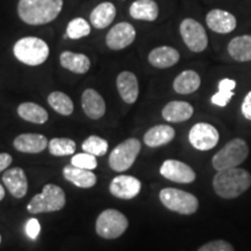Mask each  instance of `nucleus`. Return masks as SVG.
Instances as JSON below:
<instances>
[{
  "instance_id": "obj_1",
  "label": "nucleus",
  "mask_w": 251,
  "mask_h": 251,
  "mask_svg": "<svg viewBox=\"0 0 251 251\" xmlns=\"http://www.w3.org/2000/svg\"><path fill=\"white\" fill-rule=\"evenodd\" d=\"M63 4V0H19L18 15L25 24L41 26L58 17Z\"/></svg>"
},
{
  "instance_id": "obj_2",
  "label": "nucleus",
  "mask_w": 251,
  "mask_h": 251,
  "mask_svg": "<svg viewBox=\"0 0 251 251\" xmlns=\"http://www.w3.org/2000/svg\"><path fill=\"white\" fill-rule=\"evenodd\" d=\"M251 186V175L244 169H226L214 176L213 187L215 193L225 199L240 197Z\"/></svg>"
},
{
  "instance_id": "obj_3",
  "label": "nucleus",
  "mask_w": 251,
  "mask_h": 251,
  "mask_svg": "<svg viewBox=\"0 0 251 251\" xmlns=\"http://www.w3.org/2000/svg\"><path fill=\"white\" fill-rule=\"evenodd\" d=\"M49 47L46 41L35 36L23 37L13 47L15 58L29 67L43 64L49 57Z\"/></svg>"
},
{
  "instance_id": "obj_4",
  "label": "nucleus",
  "mask_w": 251,
  "mask_h": 251,
  "mask_svg": "<svg viewBox=\"0 0 251 251\" xmlns=\"http://www.w3.org/2000/svg\"><path fill=\"white\" fill-rule=\"evenodd\" d=\"M65 202L64 191L55 184H47L42 192L31 198L27 209L31 214L57 212L65 206Z\"/></svg>"
},
{
  "instance_id": "obj_5",
  "label": "nucleus",
  "mask_w": 251,
  "mask_h": 251,
  "mask_svg": "<svg viewBox=\"0 0 251 251\" xmlns=\"http://www.w3.org/2000/svg\"><path fill=\"white\" fill-rule=\"evenodd\" d=\"M248 155H249V148L246 141L234 139L215 153L212 159V164L218 171L237 168L241 163L246 161Z\"/></svg>"
},
{
  "instance_id": "obj_6",
  "label": "nucleus",
  "mask_w": 251,
  "mask_h": 251,
  "mask_svg": "<svg viewBox=\"0 0 251 251\" xmlns=\"http://www.w3.org/2000/svg\"><path fill=\"white\" fill-rule=\"evenodd\" d=\"M159 200L168 209L183 215L193 214L199 207V201L193 194L174 187L163 188L159 192Z\"/></svg>"
},
{
  "instance_id": "obj_7",
  "label": "nucleus",
  "mask_w": 251,
  "mask_h": 251,
  "mask_svg": "<svg viewBox=\"0 0 251 251\" xmlns=\"http://www.w3.org/2000/svg\"><path fill=\"white\" fill-rule=\"evenodd\" d=\"M128 228V219L117 209H105L98 216L96 222V231L100 237L114 240L120 237Z\"/></svg>"
},
{
  "instance_id": "obj_8",
  "label": "nucleus",
  "mask_w": 251,
  "mask_h": 251,
  "mask_svg": "<svg viewBox=\"0 0 251 251\" xmlns=\"http://www.w3.org/2000/svg\"><path fill=\"white\" fill-rule=\"evenodd\" d=\"M141 151V142L137 139H128L113 149L108 158L109 168L113 171L124 172L131 168Z\"/></svg>"
},
{
  "instance_id": "obj_9",
  "label": "nucleus",
  "mask_w": 251,
  "mask_h": 251,
  "mask_svg": "<svg viewBox=\"0 0 251 251\" xmlns=\"http://www.w3.org/2000/svg\"><path fill=\"white\" fill-rule=\"evenodd\" d=\"M179 31L184 43L191 51L201 52L208 46V36L205 28L194 19H184L180 24Z\"/></svg>"
},
{
  "instance_id": "obj_10",
  "label": "nucleus",
  "mask_w": 251,
  "mask_h": 251,
  "mask_svg": "<svg viewBox=\"0 0 251 251\" xmlns=\"http://www.w3.org/2000/svg\"><path fill=\"white\" fill-rule=\"evenodd\" d=\"M220 139L219 131L214 126L206 124V122H199L196 124L191 128L190 133H188V140L192 147L206 151V150H211L218 144Z\"/></svg>"
},
{
  "instance_id": "obj_11",
  "label": "nucleus",
  "mask_w": 251,
  "mask_h": 251,
  "mask_svg": "<svg viewBox=\"0 0 251 251\" xmlns=\"http://www.w3.org/2000/svg\"><path fill=\"white\" fill-rule=\"evenodd\" d=\"M136 39V30L129 23H119L113 26L106 35V45L112 50H122L130 46Z\"/></svg>"
},
{
  "instance_id": "obj_12",
  "label": "nucleus",
  "mask_w": 251,
  "mask_h": 251,
  "mask_svg": "<svg viewBox=\"0 0 251 251\" xmlns=\"http://www.w3.org/2000/svg\"><path fill=\"white\" fill-rule=\"evenodd\" d=\"M159 172L166 179L180 184H190L196 180V172L191 166L177 159H166Z\"/></svg>"
},
{
  "instance_id": "obj_13",
  "label": "nucleus",
  "mask_w": 251,
  "mask_h": 251,
  "mask_svg": "<svg viewBox=\"0 0 251 251\" xmlns=\"http://www.w3.org/2000/svg\"><path fill=\"white\" fill-rule=\"evenodd\" d=\"M142 184L133 176L121 175L113 178L109 185V192L119 199L130 200L140 193Z\"/></svg>"
},
{
  "instance_id": "obj_14",
  "label": "nucleus",
  "mask_w": 251,
  "mask_h": 251,
  "mask_svg": "<svg viewBox=\"0 0 251 251\" xmlns=\"http://www.w3.org/2000/svg\"><path fill=\"white\" fill-rule=\"evenodd\" d=\"M206 24L208 28L218 34H229L236 28L237 20L234 14L225 9L215 8L206 15Z\"/></svg>"
},
{
  "instance_id": "obj_15",
  "label": "nucleus",
  "mask_w": 251,
  "mask_h": 251,
  "mask_svg": "<svg viewBox=\"0 0 251 251\" xmlns=\"http://www.w3.org/2000/svg\"><path fill=\"white\" fill-rule=\"evenodd\" d=\"M2 183L17 199H21L27 194L28 191V180L27 176L21 168H12L2 176Z\"/></svg>"
},
{
  "instance_id": "obj_16",
  "label": "nucleus",
  "mask_w": 251,
  "mask_h": 251,
  "mask_svg": "<svg viewBox=\"0 0 251 251\" xmlns=\"http://www.w3.org/2000/svg\"><path fill=\"white\" fill-rule=\"evenodd\" d=\"M117 87L120 94L121 99L126 103L136 102L139 98V80L133 72L130 71H122L117 77Z\"/></svg>"
},
{
  "instance_id": "obj_17",
  "label": "nucleus",
  "mask_w": 251,
  "mask_h": 251,
  "mask_svg": "<svg viewBox=\"0 0 251 251\" xmlns=\"http://www.w3.org/2000/svg\"><path fill=\"white\" fill-rule=\"evenodd\" d=\"M81 107L85 114L92 120H99L106 113V102L99 92L93 89H86L81 96Z\"/></svg>"
},
{
  "instance_id": "obj_18",
  "label": "nucleus",
  "mask_w": 251,
  "mask_h": 251,
  "mask_svg": "<svg viewBox=\"0 0 251 251\" xmlns=\"http://www.w3.org/2000/svg\"><path fill=\"white\" fill-rule=\"evenodd\" d=\"M180 58L178 50L169 46L157 47L152 49L148 56V61L157 69H168L174 67Z\"/></svg>"
},
{
  "instance_id": "obj_19",
  "label": "nucleus",
  "mask_w": 251,
  "mask_h": 251,
  "mask_svg": "<svg viewBox=\"0 0 251 251\" xmlns=\"http://www.w3.org/2000/svg\"><path fill=\"white\" fill-rule=\"evenodd\" d=\"M49 141L41 134H21L14 140V148L25 153H39L48 147Z\"/></svg>"
},
{
  "instance_id": "obj_20",
  "label": "nucleus",
  "mask_w": 251,
  "mask_h": 251,
  "mask_svg": "<svg viewBox=\"0 0 251 251\" xmlns=\"http://www.w3.org/2000/svg\"><path fill=\"white\" fill-rule=\"evenodd\" d=\"M175 135L176 131L171 126L159 125L150 128L144 134L143 141L150 148H157V147H162L170 143L175 139Z\"/></svg>"
},
{
  "instance_id": "obj_21",
  "label": "nucleus",
  "mask_w": 251,
  "mask_h": 251,
  "mask_svg": "<svg viewBox=\"0 0 251 251\" xmlns=\"http://www.w3.org/2000/svg\"><path fill=\"white\" fill-rule=\"evenodd\" d=\"M115 15H117V8L114 4L109 1L101 2L91 12V25L97 29H105L114 21Z\"/></svg>"
},
{
  "instance_id": "obj_22",
  "label": "nucleus",
  "mask_w": 251,
  "mask_h": 251,
  "mask_svg": "<svg viewBox=\"0 0 251 251\" xmlns=\"http://www.w3.org/2000/svg\"><path fill=\"white\" fill-rule=\"evenodd\" d=\"M63 176L68 181L80 188H90L97 184V176L93 174L92 170L76 168L71 164L65 166Z\"/></svg>"
},
{
  "instance_id": "obj_23",
  "label": "nucleus",
  "mask_w": 251,
  "mask_h": 251,
  "mask_svg": "<svg viewBox=\"0 0 251 251\" xmlns=\"http://www.w3.org/2000/svg\"><path fill=\"white\" fill-rule=\"evenodd\" d=\"M193 115L192 105L186 101H170L162 111V117L168 122H184Z\"/></svg>"
},
{
  "instance_id": "obj_24",
  "label": "nucleus",
  "mask_w": 251,
  "mask_h": 251,
  "mask_svg": "<svg viewBox=\"0 0 251 251\" xmlns=\"http://www.w3.org/2000/svg\"><path fill=\"white\" fill-rule=\"evenodd\" d=\"M59 63L64 69L78 75L86 74L91 68V61L86 55L72 51H63L59 56Z\"/></svg>"
},
{
  "instance_id": "obj_25",
  "label": "nucleus",
  "mask_w": 251,
  "mask_h": 251,
  "mask_svg": "<svg viewBox=\"0 0 251 251\" xmlns=\"http://www.w3.org/2000/svg\"><path fill=\"white\" fill-rule=\"evenodd\" d=\"M159 9L155 0H135L129 7L130 17L135 20L155 21Z\"/></svg>"
},
{
  "instance_id": "obj_26",
  "label": "nucleus",
  "mask_w": 251,
  "mask_h": 251,
  "mask_svg": "<svg viewBox=\"0 0 251 251\" xmlns=\"http://www.w3.org/2000/svg\"><path fill=\"white\" fill-rule=\"evenodd\" d=\"M228 52L237 62L251 61V35L234 37L228 43Z\"/></svg>"
},
{
  "instance_id": "obj_27",
  "label": "nucleus",
  "mask_w": 251,
  "mask_h": 251,
  "mask_svg": "<svg viewBox=\"0 0 251 251\" xmlns=\"http://www.w3.org/2000/svg\"><path fill=\"white\" fill-rule=\"evenodd\" d=\"M201 79L193 70H185L174 80V90L179 94H191L200 87Z\"/></svg>"
},
{
  "instance_id": "obj_28",
  "label": "nucleus",
  "mask_w": 251,
  "mask_h": 251,
  "mask_svg": "<svg viewBox=\"0 0 251 251\" xmlns=\"http://www.w3.org/2000/svg\"><path fill=\"white\" fill-rule=\"evenodd\" d=\"M18 114L25 121L31 122V124L42 125L48 121V112L42 106L37 105L35 102H23L19 105Z\"/></svg>"
},
{
  "instance_id": "obj_29",
  "label": "nucleus",
  "mask_w": 251,
  "mask_h": 251,
  "mask_svg": "<svg viewBox=\"0 0 251 251\" xmlns=\"http://www.w3.org/2000/svg\"><path fill=\"white\" fill-rule=\"evenodd\" d=\"M48 103L55 112L64 115V117L71 115L74 112V102L71 98L61 91H55V92L50 93L48 96Z\"/></svg>"
},
{
  "instance_id": "obj_30",
  "label": "nucleus",
  "mask_w": 251,
  "mask_h": 251,
  "mask_svg": "<svg viewBox=\"0 0 251 251\" xmlns=\"http://www.w3.org/2000/svg\"><path fill=\"white\" fill-rule=\"evenodd\" d=\"M235 87H236V81L234 79L225 78V79L220 80L219 91L212 97V102L220 107L227 106L230 99L233 98Z\"/></svg>"
},
{
  "instance_id": "obj_31",
  "label": "nucleus",
  "mask_w": 251,
  "mask_h": 251,
  "mask_svg": "<svg viewBox=\"0 0 251 251\" xmlns=\"http://www.w3.org/2000/svg\"><path fill=\"white\" fill-rule=\"evenodd\" d=\"M48 149L52 156H70L76 151V143L74 140L67 137H56L49 141Z\"/></svg>"
},
{
  "instance_id": "obj_32",
  "label": "nucleus",
  "mask_w": 251,
  "mask_h": 251,
  "mask_svg": "<svg viewBox=\"0 0 251 251\" xmlns=\"http://www.w3.org/2000/svg\"><path fill=\"white\" fill-rule=\"evenodd\" d=\"M91 34V26L85 19L75 18L67 26V36L71 40H79L89 36Z\"/></svg>"
},
{
  "instance_id": "obj_33",
  "label": "nucleus",
  "mask_w": 251,
  "mask_h": 251,
  "mask_svg": "<svg viewBox=\"0 0 251 251\" xmlns=\"http://www.w3.org/2000/svg\"><path fill=\"white\" fill-rule=\"evenodd\" d=\"M81 149H83L84 152L91 153V155L96 157L103 156L108 151V142L102 137L92 135V136L87 137L84 141L83 144H81Z\"/></svg>"
},
{
  "instance_id": "obj_34",
  "label": "nucleus",
  "mask_w": 251,
  "mask_h": 251,
  "mask_svg": "<svg viewBox=\"0 0 251 251\" xmlns=\"http://www.w3.org/2000/svg\"><path fill=\"white\" fill-rule=\"evenodd\" d=\"M71 165L76 166V168L85 169V170H94L97 165H98V163H97L96 156L87 152H81L72 157Z\"/></svg>"
},
{
  "instance_id": "obj_35",
  "label": "nucleus",
  "mask_w": 251,
  "mask_h": 251,
  "mask_svg": "<svg viewBox=\"0 0 251 251\" xmlns=\"http://www.w3.org/2000/svg\"><path fill=\"white\" fill-rule=\"evenodd\" d=\"M198 251H234V248L227 241L218 240L203 244L202 247L199 248Z\"/></svg>"
},
{
  "instance_id": "obj_36",
  "label": "nucleus",
  "mask_w": 251,
  "mask_h": 251,
  "mask_svg": "<svg viewBox=\"0 0 251 251\" xmlns=\"http://www.w3.org/2000/svg\"><path fill=\"white\" fill-rule=\"evenodd\" d=\"M25 230H26L27 236L31 238V240H36L39 237L40 231H41V225L39 220L35 218H31L26 222V227H25Z\"/></svg>"
},
{
  "instance_id": "obj_37",
  "label": "nucleus",
  "mask_w": 251,
  "mask_h": 251,
  "mask_svg": "<svg viewBox=\"0 0 251 251\" xmlns=\"http://www.w3.org/2000/svg\"><path fill=\"white\" fill-rule=\"evenodd\" d=\"M242 113L244 118L251 120V91L247 94L242 103Z\"/></svg>"
},
{
  "instance_id": "obj_38",
  "label": "nucleus",
  "mask_w": 251,
  "mask_h": 251,
  "mask_svg": "<svg viewBox=\"0 0 251 251\" xmlns=\"http://www.w3.org/2000/svg\"><path fill=\"white\" fill-rule=\"evenodd\" d=\"M12 161H13V159H12V156L9 155V153H6V152L0 153V172L6 170V169L11 165Z\"/></svg>"
},
{
  "instance_id": "obj_39",
  "label": "nucleus",
  "mask_w": 251,
  "mask_h": 251,
  "mask_svg": "<svg viewBox=\"0 0 251 251\" xmlns=\"http://www.w3.org/2000/svg\"><path fill=\"white\" fill-rule=\"evenodd\" d=\"M5 198V188L2 187V185L0 184V201Z\"/></svg>"
},
{
  "instance_id": "obj_40",
  "label": "nucleus",
  "mask_w": 251,
  "mask_h": 251,
  "mask_svg": "<svg viewBox=\"0 0 251 251\" xmlns=\"http://www.w3.org/2000/svg\"><path fill=\"white\" fill-rule=\"evenodd\" d=\"M0 243H1V235H0Z\"/></svg>"
}]
</instances>
